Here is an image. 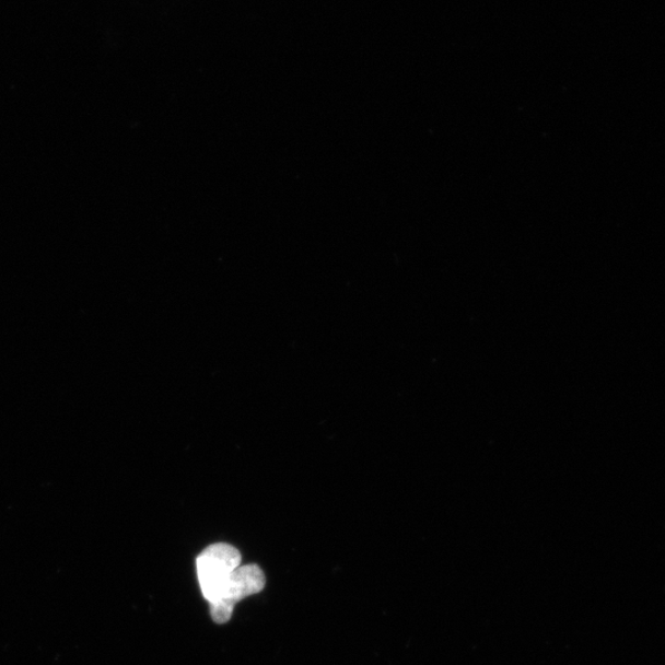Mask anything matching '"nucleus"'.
Instances as JSON below:
<instances>
[{"mask_svg":"<svg viewBox=\"0 0 665 665\" xmlns=\"http://www.w3.org/2000/svg\"><path fill=\"white\" fill-rule=\"evenodd\" d=\"M241 552L229 544H214L205 549L197 559V571L203 598L217 602L224 583L241 565Z\"/></svg>","mask_w":665,"mask_h":665,"instance_id":"1","label":"nucleus"},{"mask_svg":"<svg viewBox=\"0 0 665 665\" xmlns=\"http://www.w3.org/2000/svg\"><path fill=\"white\" fill-rule=\"evenodd\" d=\"M266 574L257 564L240 565L224 583L219 599L211 605L212 620L219 625L228 623L234 610V605L256 595L266 588Z\"/></svg>","mask_w":665,"mask_h":665,"instance_id":"2","label":"nucleus"}]
</instances>
